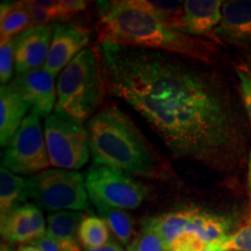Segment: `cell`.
<instances>
[{
    "instance_id": "obj_1",
    "label": "cell",
    "mask_w": 251,
    "mask_h": 251,
    "mask_svg": "<svg viewBox=\"0 0 251 251\" xmlns=\"http://www.w3.org/2000/svg\"><path fill=\"white\" fill-rule=\"evenodd\" d=\"M109 91L130 105L172 155L224 166L236 157L242 135L236 113L219 81L183 56L100 45Z\"/></svg>"
},
{
    "instance_id": "obj_2",
    "label": "cell",
    "mask_w": 251,
    "mask_h": 251,
    "mask_svg": "<svg viewBox=\"0 0 251 251\" xmlns=\"http://www.w3.org/2000/svg\"><path fill=\"white\" fill-rule=\"evenodd\" d=\"M97 30L100 45H115L169 52L208 61L213 46L175 29L148 0L100 2Z\"/></svg>"
},
{
    "instance_id": "obj_3",
    "label": "cell",
    "mask_w": 251,
    "mask_h": 251,
    "mask_svg": "<svg viewBox=\"0 0 251 251\" xmlns=\"http://www.w3.org/2000/svg\"><path fill=\"white\" fill-rule=\"evenodd\" d=\"M86 128L94 165L140 177L163 176L139 130L120 109H102L90 119Z\"/></svg>"
},
{
    "instance_id": "obj_4",
    "label": "cell",
    "mask_w": 251,
    "mask_h": 251,
    "mask_svg": "<svg viewBox=\"0 0 251 251\" xmlns=\"http://www.w3.org/2000/svg\"><path fill=\"white\" fill-rule=\"evenodd\" d=\"M105 89L99 54L84 49L59 74L54 112L84 122L102 102Z\"/></svg>"
},
{
    "instance_id": "obj_5",
    "label": "cell",
    "mask_w": 251,
    "mask_h": 251,
    "mask_svg": "<svg viewBox=\"0 0 251 251\" xmlns=\"http://www.w3.org/2000/svg\"><path fill=\"white\" fill-rule=\"evenodd\" d=\"M27 193L41 208L56 212H80L87 207V188L77 171L47 169L27 179Z\"/></svg>"
},
{
    "instance_id": "obj_6",
    "label": "cell",
    "mask_w": 251,
    "mask_h": 251,
    "mask_svg": "<svg viewBox=\"0 0 251 251\" xmlns=\"http://www.w3.org/2000/svg\"><path fill=\"white\" fill-rule=\"evenodd\" d=\"M43 129L50 165L76 171L86 164L91 152L84 122L54 112L45 119Z\"/></svg>"
},
{
    "instance_id": "obj_7",
    "label": "cell",
    "mask_w": 251,
    "mask_h": 251,
    "mask_svg": "<svg viewBox=\"0 0 251 251\" xmlns=\"http://www.w3.org/2000/svg\"><path fill=\"white\" fill-rule=\"evenodd\" d=\"M2 166L15 175L42 172L50 166L40 117L29 113L6 147Z\"/></svg>"
},
{
    "instance_id": "obj_8",
    "label": "cell",
    "mask_w": 251,
    "mask_h": 251,
    "mask_svg": "<svg viewBox=\"0 0 251 251\" xmlns=\"http://www.w3.org/2000/svg\"><path fill=\"white\" fill-rule=\"evenodd\" d=\"M85 181L91 201H100L115 208H137L148 194V190L142 184L107 166L93 164Z\"/></svg>"
},
{
    "instance_id": "obj_9",
    "label": "cell",
    "mask_w": 251,
    "mask_h": 251,
    "mask_svg": "<svg viewBox=\"0 0 251 251\" xmlns=\"http://www.w3.org/2000/svg\"><path fill=\"white\" fill-rule=\"evenodd\" d=\"M9 84L28 103L30 113L47 118L55 111L57 83L55 81V76L43 68L17 75Z\"/></svg>"
},
{
    "instance_id": "obj_10",
    "label": "cell",
    "mask_w": 251,
    "mask_h": 251,
    "mask_svg": "<svg viewBox=\"0 0 251 251\" xmlns=\"http://www.w3.org/2000/svg\"><path fill=\"white\" fill-rule=\"evenodd\" d=\"M90 34L85 28L75 25L56 24L48 59L43 69L57 76L89 45Z\"/></svg>"
},
{
    "instance_id": "obj_11",
    "label": "cell",
    "mask_w": 251,
    "mask_h": 251,
    "mask_svg": "<svg viewBox=\"0 0 251 251\" xmlns=\"http://www.w3.org/2000/svg\"><path fill=\"white\" fill-rule=\"evenodd\" d=\"M55 25L31 27L17 37L15 71L17 75L37 70L45 67L48 59Z\"/></svg>"
},
{
    "instance_id": "obj_12",
    "label": "cell",
    "mask_w": 251,
    "mask_h": 251,
    "mask_svg": "<svg viewBox=\"0 0 251 251\" xmlns=\"http://www.w3.org/2000/svg\"><path fill=\"white\" fill-rule=\"evenodd\" d=\"M1 236L9 243H33L47 235L46 221L40 207L24 203L1 216Z\"/></svg>"
},
{
    "instance_id": "obj_13",
    "label": "cell",
    "mask_w": 251,
    "mask_h": 251,
    "mask_svg": "<svg viewBox=\"0 0 251 251\" xmlns=\"http://www.w3.org/2000/svg\"><path fill=\"white\" fill-rule=\"evenodd\" d=\"M214 36L229 45L251 46V1L230 0L222 5L221 23Z\"/></svg>"
},
{
    "instance_id": "obj_14",
    "label": "cell",
    "mask_w": 251,
    "mask_h": 251,
    "mask_svg": "<svg viewBox=\"0 0 251 251\" xmlns=\"http://www.w3.org/2000/svg\"><path fill=\"white\" fill-rule=\"evenodd\" d=\"M222 5L220 0H187L184 1L185 28L190 36H214L221 23Z\"/></svg>"
},
{
    "instance_id": "obj_15",
    "label": "cell",
    "mask_w": 251,
    "mask_h": 251,
    "mask_svg": "<svg viewBox=\"0 0 251 251\" xmlns=\"http://www.w3.org/2000/svg\"><path fill=\"white\" fill-rule=\"evenodd\" d=\"M29 106L11 84L0 89V143L7 147L14 134L23 125Z\"/></svg>"
},
{
    "instance_id": "obj_16",
    "label": "cell",
    "mask_w": 251,
    "mask_h": 251,
    "mask_svg": "<svg viewBox=\"0 0 251 251\" xmlns=\"http://www.w3.org/2000/svg\"><path fill=\"white\" fill-rule=\"evenodd\" d=\"M80 212H56L47 219V236L57 243L62 251H81L79 227L84 219Z\"/></svg>"
},
{
    "instance_id": "obj_17",
    "label": "cell",
    "mask_w": 251,
    "mask_h": 251,
    "mask_svg": "<svg viewBox=\"0 0 251 251\" xmlns=\"http://www.w3.org/2000/svg\"><path fill=\"white\" fill-rule=\"evenodd\" d=\"M33 26H45L56 20H65L86 8L87 2L81 0H34L28 1Z\"/></svg>"
},
{
    "instance_id": "obj_18",
    "label": "cell",
    "mask_w": 251,
    "mask_h": 251,
    "mask_svg": "<svg viewBox=\"0 0 251 251\" xmlns=\"http://www.w3.org/2000/svg\"><path fill=\"white\" fill-rule=\"evenodd\" d=\"M194 213H196V208L169 212L155 216V218H150L144 224L148 225L158 234L164 244L165 251H170L175 241L188 230Z\"/></svg>"
},
{
    "instance_id": "obj_19",
    "label": "cell",
    "mask_w": 251,
    "mask_h": 251,
    "mask_svg": "<svg viewBox=\"0 0 251 251\" xmlns=\"http://www.w3.org/2000/svg\"><path fill=\"white\" fill-rule=\"evenodd\" d=\"M33 26L28 1L2 2L0 6V35L1 41L20 36Z\"/></svg>"
},
{
    "instance_id": "obj_20",
    "label": "cell",
    "mask_w": 251,
    "mask_h": 251,
    "mask_svg": "<svg viewBox=\"0 0 251 251\" xmlns=\"http://www.w3.org/2000/svg\"><path fill=\"white\" fill-rule=\"evenodd\" d=\"M27 179L1 166L0 169V214L7 215L28 199Z\"/></svg>"
},
{
    "instance_id": "obj_21",
    "label": "cell",
    "mask_w": 251,
    "mask_h": 251,
    "mask_svg": "<svg viewBox=\"0 0 251 251\" xmlns=\"http://www.w3.org/2000/svg\"><path fill=\"white\" fill-rule=\"evenodd\" d=\"M228 229L229 222L227 219L196 208V213L187 231L196 234L207 247L228 235Z\"/></svg>"
},
{
    "instance_id": "obj_22",
    "label": "cell",
    "mask_w": 251,
    "mask_h": 251,
    "mask_svg": "<svg viewBox=\"0 0 251 251\" xmlns=\"http://www.w3.org/2000/svg\"><path fill=\"white\" fill-rule=\"evenodd\" d=\"M98 209L100 218L105 220L109 230L117 241L122 244H129L133 241L134 227L130 215L124 209L105 205L100 201H92Z\"/></svg>"
},
{
    "instance_id": "obj_23",
    "label": "cell",
    "mask_w": 251,
    "mask_h": 251,
    "mask_svg": "<svg viewBox=\"0 0 251 251\" xmlns=\"http://www.w3.org/2000/svg\"><path fill=\"white\" fill-rule=\"evenodd\" d=\"M109 230L105 220L100 216H84L79 227V241L84 249H98L111 241Z\"/></svg>"
},
{
    "instance_id": "obj_24",
    "label": "cell",
    "mask_w": 251,
    "mask_h": 251,
    "mask_svg": "<svg viewBox=\"0 0 251 251\" xmlns=\"http://www.w3.org/2000/svg\"><path fill=\"white\" fill-rule=\"evenodd\" d=\"M206 251H251V212L249 219L237 231L207 246Z\"/></svg>"
},
{
    "instance_id": "obj_25",
    "label": "cell",
    "mask_w": 251,
    "mask_h": 251,
    "mask_svg": "<svg viewBox=\"0 0 251 251\" xmlns=\"http://www.w3.org/2000/svg\"><path fill=\"white\" fill-rule=\"evenodd\" d=\"M150 2L171 27L186 34L184 1H156V0H151Z\"/></svg>"
},
{
    "instance_id": "obj_26",
    "label": "cell",
    "mask_w": 251,
    "mask_h": 251,
    "mask_svg": "<svg viewBox=\"0 0 251 251\" xmlns=\"http://www.w3.org/2000/svg\"><path fill=\"white\" fill-rule=\"evenodd\" d=\"M127 251H165L158 234L144 224L141 233L127 246Z\"/></svg>"
},
{
    "instance_id": "obj_27",
    "label": "cell",
    "mask_w": 251,
    "mask_h": 251,
    "mask_svg": "<svg viewBox=\"0 0 251 251\" xmlns=\"http://www.w3.org/2000/svg\"><path fill=\"white\" fill-rule=\"evenodd\" d=\"M15 46L17 37L12 40L1 41L0 45V81L1 85L11 83L15 65Z\"/></svg>"
},
{
    "instance_id": "obj_28",
    "label": "cell",
    "mask_w": 251,
    "mask_h": 251,
    "mask_svg": "<svg viewBox=\"0 0 251 251\" xmlns=\"http://www.w3.org/2000/svg\"><path fill=\"white\" fill-rule=\"evenodd\" d=\"M170 251H206V246L196 234L186 231L175 241Z\"/></svg>"
},
{
    "instance_id": "obj_29",
    "label": "cell",
    "mask_w": 251,
    "mask_h": 251,
    "mask_svg": "<svg viewBox=\"0 0 251 251\" xmlns=\"http://www.w3.org/2000/svg\"><path fill=\"white\" fill-rule=\"evenodd\" d=\"M237 77L240 81V91L244 107L251 122V77L243 70H237Z\"/></svg>"
},
{
    "instance_id": "obj_30",
    "label": "cell",
    "mask_w": 251,
    "mask_h": 251,
    "mask_svg": "<svg viewBox=\"0 0 251 251\" xmlns=\"http://www.w3.org/2000/svg\"><path fill=\"white\" fill-rule=\"evenodd\" d=\"M31 244L39 247L42 251H62L61 248L57 246V243H56L55 241H52L50 237L47 236V235L45 237L40 238V240L35 241V242H33Z\"/></svg>"
},
{
    "instance_id": "obj_31",
    "label": "cell",
    "mask_w": 251,
    "mask_h": 251,
    "mask_svg": "<svg viewBox=\"0 0 251 251\" xmlns=\"http://www.w3.org/2000/svg\"><path fill=\"white\" fill-rule=\"evenodd\" d=\"M84 251H125L120 244L115 242V241H109L107 244L103 247H100L98 249H85Z\"/></svg>"
},
{
    "instance_id": "obj_32",
    "label": "cell",
    "mask_w": 251,
    "mask_h": 251,
    "mask_svg": "<svg viewBox=\"0 0 251 251\" xmlns=\"http://www.w3.org/2000/svg\"><path fill=\"white\" fill-rule=\"evenodd\" d=\"M15 251H42L39 247L34 244H20Z\"/></svg>"
},
{
    "instance_id": "obj_33",
    "label": "cell",
    "mask_w": 251,
    "mask_h": 251,
    "mask_svg": "<svg viewBox=\"0 0 251 251\" xmlns=\"http://www.w3.org/2000/svg\"><path fill=\"white\" fill-rule=\"evenodd\" d=\"M248 190H249L250 203H251V149L249 152V159H248Z\"/></svg>"
},
{
    "instance_id": "obj_34",
    "label": "cell",
    "mask_w": 251,
    "mask_h": 251,
    "mask_svg": "<svg viewBox=\"0 0 251 251\" xmlns=\"http://www.w3.org/2000/svg\"><path fill=\"white\" fill-rule=\"evenodd\" d=\"M246 70L247 71H244L246 72V74H248L249 75V76L251 77V52L249 55H248V57H247V67H246Z\"/></svg>"
}]
</instances>
